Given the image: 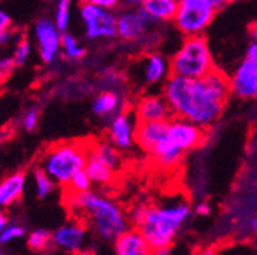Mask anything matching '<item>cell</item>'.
Returning <instances> with one entry per match:
<instances>
[{
	"instance_id": "1",
	"label": "cell",
	"mask_w": 257,
	"mask_h": 255,
	"mask_svg": "<svg viewBox=\"0 0 257 255\" xmlns=\"http://www.w3.org/2000/svg\"><path fill=\"white\" fill-rule=\"evenodd\" d=\"M173 116L187 119L202 129L213 127L231 97L228 75L214 68L202 78L170 75L163 90Z\"/></svg>"
},
{
	"instance_id": "2",
	"label": "cell",
	"mask_w": 257,
	"mask_h": 255,
	"mask_svg": "<svg viewBox=\"0 0 257 255\" xmlns=\"http://www.w3.org/2000/svg\"><path fill=\"white\" fill-rule=\"evenodd\" d=\"M191 214V206L184 199L163 205L137 206L131 218L143 232L152 249L172 246Z\"/></svg>"
},
{
	"instance_id": "3",
	"label": "cell",
	"mask_w": 257,
	"mask_h": 255,
	"mask_svg": "<svg viewBox=\"0 0 257 255\" xmlns=\"http://www.w3.org/2000/svg\"><path fill=\"white\" fill-rule=\"evenodd\" d=\"M66 202L72 211L83 214L90 221L95 234L103 240L113 241L128 229V217L124 209L107 196L89 189L84 193H68Z\"/></svg>"
},
{
	"instance_id": "4",
	"label": "cell",
	"mask_w": 257,
	"mask_h": 255,
	"mask_svg": "<svg viewBox=\"0 0 257 255\" xmlns=\"http://www.w3.org/2000/svg\"><path fill=\"white\" fill-rule=\"evenodd\" d=\"M205 139V129L187 119L173 116L169 121L166 138L158 144L150 154L155 162L163 168H173L178 165L185 153L198 148Z\"/></svg>"
},
{
	"instance_id": "5",
	"label": "cell",
	"mask_w": 257,
	"mask_h": 255,
	"mask_svg": "<svg viewBox=\"0 0 257 255\" xmlns=\"http://www.w3.org/2000/svg\"><path fill=\"white\" fill-rule=\"evenodd\" d=\"M87 156L89 147L83 142H58L45 151L40 167L57 185L66 186L78 171L84 170Z\"/></svg>"
},
{
	"instance_id": "6",
	"label": "cell",
	"mask_w": 257,
	"mask_h": 255,
	"mask_svg": "<svg viewBox=\"0 0 257 255\" xmlns=\"http://www.w3.org/2000/svg\"><path fill=\"white\" fill-rule=\"evenodd\" d=\"M172 75L185 78H202L216 66L207 37L193 36L184 37L170 58Z\"/></svg>"
},
{
	"instance_id": "7",
	"label": "cell",
	"mask_w": 257,
	"mask_h": 255,
	"mask_svg": "<svg viewBox=\"0 0 257 255\" xmlns=\"http://www.w3.org/2000/svg\"><path fill=\"white\" fill-rule=\"evenodd\" d=\"M219 10L214 0H179L173 26L182 37L202 36Z\"/></svg>"
},
{
	"instance_id": "8",
	"label": "cell",
	"mask_w": 257,
	"mask_h": 255,
	"mask_svg": "<svg viewBox=\"0 0 257 255\" xmlns=\"http://www.w3.org/2000/svg\"><path fill=\"white\" fill-rule=\"evenodd\" d=\"M172 75L170 60L158 51H149L134 61L128 71V78L138 89H153L164 86Z\"/></svg>"
},
{
	"instance_id": "9",
	"label": "cell",
	"mask_w": 257,
	"mask_h": 255,
	"mask_svg": "<svg viewBox=\"0 0 257 255\" xmlns=\"http://www.w3.org/2000/svg\"><path fill=\"white\" fill-rule=\"evenodd\" d=\"M78 14L83 25V33L87 40L101 42L118 37L115 10L81 2Z\"/></svg>"
},
{
	"instance_id": "10",
	"label": "cell",
	"mask_w": 257,
	"mask_h": 255,
	"mask_svg": "<svg viewBox=\"0 0 257 255\" xmlns=\"http://www.w3.org/2000/svg\"><path fill=\"white\" fill-rule=\"evenodd\" d=\"M63 33L57 28L52 19L42 17L32 26V42L37 48V54L45 65H54L61 55Z\"/></svg>"
},
{
	"instance_id": "11",
	"label": "cell",
	"mask_w": 257,
	"mask_h": 255,
	"mask_svg": "<svg viewBox=\"0 0 257 255\" xmlns=\"http://www.w3.org/2000/svg\"><path fill=\"white\" fill-rule=\"evenodd\" d=\"M155 26L143 8H119L116 13L118 39L125 43H140Z\"/></svg>"
},
{
	"instance_id": "12",
	"label": "cell",
	"mask_w": 257,
	"mask_h": 255,
	"mask_svg": "<svg viewBox=\"0 0 257 255\" xmlns=\"http://www.w3.org/2000/svg\"><path fill=\"white\" fill-rule=\"evenodd\" d=\"M231 95L242 101L257 100V61L243 58L228 75Z\"/></svg>"
},
{
	"instance_id": "13",
	"label": "cell",
	"mask_w": 257,
	"mask_h": 255,
	"mask_svg": "<svg viewBox=\"0 0 257 255\" xmlns=\"http://www.w3.org/2000/svg\"><path fill=\"white\" fill-rule=\"evenodd\" d=\"M138 119L134 112L124 110L107 121V139L119 150L128 151L137 145Z\"/></svg>"
},
{
	"instance_id": "14",
	"label": "cell",
	"mask_w": 257,
	"mask_h": 255,
	"mask_svg": "<svg viewBox=\"0 0 257 255\" xmlns=\"http://www.w3.org/2000/svg\"><path fill=\"white\" fill-rule=\"evenodd\" d=\"M134 113L138 122L169 121L173 118L172 107L163 92H149L137 101Z\"/></svg>"
},
{
	"instance_id": "15",
	"label": "cell",
	"mask_w": 257,
	"mask_h": 255,
	"mask_svg": "<svg viewBox=\"0 0 257 255\" xmlns=\"http://www.w3.org/2000/svg\"><path fill=\"white\" fill-rule=\"evenodd\" d=\"M87 228L80 221H71L52 232V244L61 250L77 253L83 249Z\"/></svg>"
},
{
	"instance_id": "16",
	"label": "cell",
	"mask_w": 257,
	"mask_h": 255,
	"mask_svg": "<svg viewBox=\"0 0 257 255\" xmlns=\"http://www.w3.org/2000/svg\"><path fill=\"white\" fill-rule=\"evenodd\" d=\"M127 100L119 90L104 89L92 100V113L100 119H112L118 113L125 110Z\"/></svg>"
},
{
	"instance_id": "17",
	"label": "cell",
	"mask_w": 257,
	"mask_h": 255,
	"mask_svg": "<svg viewBox=\"0 0 257 255\" xmlns=\"http://www.w3.org/2000/svg\"><path fill=\"white\" fill-rule=\"evenodd\" d=\"M170 121V119H169ZM169 121H153V122H138L137 129V145L152 154L158 144L167 135Z\"/></svg>"
},
{
	"instance_id": "18",
	"label": "cell",
	"mask_w": 257,
	"mask_h": 255,
	"mask_svg": "<svg viewBox=\"0 0 257 255\" xmlns=\"http://www.w3.org/2000/svg\"><path fill=\"white\" fill-rule=\"evenodd\" d=\"M116 255H150L152 246L138 228H128L118 238L113 240Z\"/></svg>"
},
{
	"instance_id": "19",
	"label": "cell",
	"mask_w": 257,
	"mask_h": 255,
	"mask_svg": "<svg viewBox=\"0 0 257 255\" xmlns=\"http://www.w3.org/2000/svg\"><path fill=\"white\" fill-rule=\"evenodd\" d=\"M179 0H144L141 8L155 25L173 23Z\"/></svg>"
},
{
	"instance_id": "20",
	"label": "cell",
	"mask_w": 257,
	"mask_h": 255,
	"mask_svg": "<svg viewBox=\"0 0 257 255\" xmlns=\"http://www.w3.org/2000/svg\"><path fill=\"white\" fill-rule=\"evenodd\" d=\"M26 188V174L16 171L0 180V206L7 208L19 202Z\"/></svg>"
},
{
	"instance_id": "21",
	"label": "cell",
	"mask_w": 257,
	"mask_h": 255,
	"mask_svg": "<svg viewBox=\"0 0 257 255\" xmlns=\"http://www.w3.org/2000/svg\"><path fill=\"white\" fill-rule=\"evenodd\" d=\"M89 151L95 154L107 167H110L113 171H116L121 167V151L109 139L93 142L92 145H89Z\"/></svg>"
},
{
	"instance_id": "22",
	"label": "cell",
	"mask_w": 257,
	"mask_h": 255,
	"mask_svg": "<svg viewBox=\"0 0 257 255\" xmlns=\"http://www.w3.org/2000/svg\"><path fill=\"white\" fill-rule=\"evenodd\" d=\"M84 170L89 174L90 180L96 185H109L115 176V171L110 167H107L104 162H101L100 159L95 154H92L90 151L87 156V162H86Z\"/></svg>"
},
{
	"instance_id": "23",
	"label": "cell",
	"mask_w": 257,
	"mask_h": 255,
	"mask_svg": "<svg viewBox=\"0 0 257 255\" xmlns=\"http://www.w3.org/2000/svg\"><path fill=\"white\" fill-rule=\"evenodd\" d=\"M86 46L71 33H63L61 37V57L68 61H80L86 57Z\"/></svg>"
},
{
	"instance_id": "24",
	"label": "cell",
	"mask_w": 257,
	"mask_h": 255,
	"mask_svg": "<svg viewBox=\"0 0 257 255\" xmlns=\"http://www.w3.org/2000/svg\"><path fill=\"white\" fill-rule=\"evenodd\" d=\"M32 177H34L36 194H37L39 199H46L54 193L57 183L54 182V179L42 167L34 168V171H32Z\"/></svg>"
},
{
	"instance_id": "25",
	"label": "cell",
	"mask_w": 257,
	"mask_h": 255,
	"mask_svg": "<svg viewBox=\"0 0 257 255\" xmlns=\"http://www.w3.org/2000/svg\"><path fill=\"white\" fill-rule=\"evenodd\" d=\"M71 17H72V0H57L52 20L61 33H66L69 29Z\"/></svg>"
},
{
	"instance_id": "26",
	"label": "cell",
	"mask_w": 257,
	"mask_h": 255,
	"mask_svg": "<svg viewBox=\"0 0 257 255\" xmlns=\"http://www.w3.org/2000/svg\"><path fill=\"white\" fill-rule=\"evenodd\" d=\"M32 46H34V42H31L29 37H19L14 49H13V57L17 68L25 66L29 61L31 55H32Z\"/></svg>"
},
{
	"instance_id": "27",
	"label": "cell",
	"mask_w": 257,
	"mask_h": 255,
	"mask_svg": "<svg viewBox=\"0 0 257 255\" xmlns=\"http://www.w3.org/2000/svg\"><path fill=\"white\" fill-rule=\"evenodd\" d=\"M51 243H52V232L43 228L34 229L28 235V246L32 250H45L49 247Z\"/></svg>"
},
{
	"instance_id": "28",
	"label": "cell",
	"mask_w": 257,
	"mask_h": 255,
	"mask_svg": "<svg viewBox=\"0 0 257 255\" xmlns=\"http://www.w3.org/2000/svg\"><path fill=\"white\" fill-rule=\"evenodd\" d=\"M92 185H93V182L90 180L86 170H81L71 179V182L66 185V188H68V193H84V191L90 189Z\"/></svg>"
},
{
	"instance_id": "29",
	"label": "cell",
	"mask_w": 257,
	"mask_h": 255,
	"mask_svg": "<svg viewBox=\"0 0 257 255\" xmlns=\"http://www.w3.org/2000/svg\"><path fill=\"white\" fill-rule=\"evenodd\" d=\"M17 65L13 54H0V89L7 83V80L14 74Z\"/></svg>"
},
{
	"instance_id": "30",
	"label": "cell",
	"mask_w": 257,
	"mask_h": 255,
	"mask_svg": "<svg viewBox=\"0 0 257 255\" xmlns=\"http://www.w3.org/2000/svg\"><path fill=\"white\" fill-rule=\"evenodd\" d=\"M39 121H40V110L37 107H31V109L25 110V113L22 115L20 125L26 132H34L39 125Z\"/></svg>"
},
{
	"instance_id": "31",
	"label": "cell",
	"mask_w": 257,
	"mask_h": 255,
	"mask_svg": "<svg viewBox=\"0 0 257 255\" xmlns=\"http://www.w3.org/2000/svg\"><path fill=\"white\" fill-rule=\"evenodd\" d=\"M26 234V229L17 223H10V225L0 232V244H7L11 243L17 238H22Z\"/></svg>"
},
{
	"instance_id": "32",
	"label": "cell",
	"mask_w": 257,
	"mask_h": 255,
	"mask_svg": "<svg viewBox=\"0 0 257 255\" xmlns=\"http://www.w3.org/2000/svg\"><path fill=\"white\" fill-rule=\"evenodd\" d=\"M84 4H92L96 7H103V8H109V10H118L121 8V2L119 0H81Z\"/></svg>"
},
{
	"instance_id": "33",
	"label": "cell",
	"mask_w": 257,
	"mask_h": 255,
	"mask_svg": "<svg viewBox=\"0 0 257 255\" xmlns=\"http://www.w3.org/2000/svg\"><path fill=\"white\" fill-rule=\"evenodd\" d=\"M8 29H13V17L2 5H0V33Z\"/></svg>"
},
{
	"instance_id": "34",
	"label": "cell",
	"mask_w": 257,
	"mask_h": 255,
	"mask_svg": "<svg viewBox=\"0 0 257 255\" xmlns=\"http://www.w3.org/2000/svg\"><path fill=\"white\" fill-rule=\"evenodd\" d=\"M13 39H14V31L13 29L2 31V33H0V51L7 49L11 45Z\"/></svg>"
},
{
	"instance_id": "35",
	"label": "cell",
	"mask_w": 257,
	"mask_h": 255,
	"mask_svg": "<svg viewBox=\"0 0 257 255\" xmlns=\"http://www.w3.org/2000/svg\"><path fill=\"white\" fill-rule=\"evenodd\" d=\"M245 57L257 61V40L249 42V45L246 46V51H245Z\"/></svg>"
},
{
	"instance_id": "36",
	"label": "cell",
	"mask_w": 257,
	"mask_h": 255,
	"mask_svg": "<svg viewBox=\"0 0 257 255\" xmlns=\"http://www.w3.org/2000/svg\"><path fill=\"white\" fill-rule=\"evenodd\" d=\"M195 212L198 214V215H208L210 212H211V206L207 203V202H199L196 206H195Z\"/></svg>"
},
{
	"instance_id": "37",
	"label": "cell",
	"mask_w": 257,
	"mask_h": 255,
	"mask_svg": "<svg viewBox=\"0 0 257 255\" xmlns=\"http://www.w3.org/2000/svg\"><path fill=\"white\" fill-rule=\"evenodd\" d=\"M121 8H141L144 0H119Z\"/></svg>"
},
{
	"instance_id": "38",
	"label": "cell",
	"mask_w": 257,
	"mask_h": 255,
	"mask_svg": "<svg viewBox=\"0 0 257 255\" xmlns=\"http://www.w3.org/2000/svg\"><path fill=\"white\" fill-rule=\"evenodd\" d=\"M170 252H172L170 246H166V247L152 249V253H150V255H170Z\"/></svg>"
},
{
	"instance_id": "39",
	"label": "cell",
	"mask_w": 257,
	"mask_h": 255,
	"mask_svg": "<svg viewBox=\"0 0 257 255\" xmlns=\"http://www.w3.org/2000/svg\"><path fill=\"white\" fill-rule=\"evenodd\" d=\"M10 225V220H8V217L4 214V212H0V232H2L7 226Z\"/></svg>"
},
{
	"instance_id": "40",
	"label": "cell",
	"mask_w": 257,
	"mask_h": 255,
	"mask_svg": "<svg viewBox=\"0 0 257 255\" xmlns=\"http://www.w3.org/2000/svg\"><path fill=\"white\" fill-rule=\"evenodd\" d=\"M249 36H251L252 40H257V22L249 28Z\"/></svg>"
},
{
	"instance_id": "41",
	"label": "cell",
	"mask_w": 257,
	"mask_h": 255,
	"mask_svg": "<svg viewBox=\"0 0 257 255\" xmlns=\"http://www.w3.org/2000/svg\"><path fill=\"white\" fill-rule=\"evenodd\" d=\"M249 229H251L254 234H257V215L249 221Z\"/></svg>"
},
{
	"instance_id": "42",
	"label": "cell",
	"mask_w": 257,
	"mask_h": 255,
	"mask_svg": "<svg viewBox=\"0 0 257 255\" xmlns=\"http://www.w3.org/2000/svg\"><path fill=\"white\" fill-rule=\"evenodd\" d=\"M239 2H243V0H222V5L227 7V5H233V4H239Z\"/></svg>"
},
{
	"instance_id": "43",
	"label": "cell",
	"mask_w": 257,
	"mask_h": 255,
	"mask_svg": "<svg viewBox=\"0 0 257 255\" xmlns=\"http://www.w3.org/2000/svg\"><path fill=\"white\" fill-rule=\"evenodd\" d=\"M198 255H217V253H216V250H213V249H205V250H201Z\"/></svg>"
},
{
	"instance_id": "44",
	"label": "cell",
	"mask_w": 257,
	"mask_h": 255,
	"mask_svg": "<svg viewBox=\"0 0 257 255\" xmlns=\"http://www.w3.org/2000/svg\"><path fill=\"white\" fill-rule=\"evenodd\" d=\"M75 255H95L92 250H86V249H81L80 252H77Z\"/></svg>"
},
{
	"instance_id": "45",
	"label": "cell",
	"mask_w": 257,
	"mask_h": 255,
	"mask_svg": "<svg viewBox=\"0 0 257 255\" xmlns=\"http://www.w3.org/2000/svg\"><path fill=\"white\" fill-rule=\"evenodd\" d=\"M0 255H5V253H4V250H2V247H0Z\"/></svg>"
},
{
	"instance_id": "46",
	"label": "cell",
	"mask_w": 257,
	"mask_h": 255,
	"mask_svg": "<svg viewBox=\"0 0 257 255\" xmlns=\"http://www.w3.org/2000/svg\"><path fill=\"white\" fill-rule=\"evenodd\" d=\"M51 2H57V0H51Z\"/></svg>"
}]
</instances>
